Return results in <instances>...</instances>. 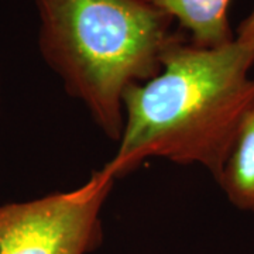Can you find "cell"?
I'll return each mask as SVG.
<instances>
[{
  "label": "cell",
  "instance_id": "1",
  "mask_svg": "<svg viewBox=\"0 0 254 254\" xmlns=\"http://www.w3.org/2000/svg\"><path fill=\"white\" fill-rule=\"evenodd\" d=\"M254 43L205 48L180 37L151 79L123 98V130L103 168L118 180L147 158L198 164L218 180L240 120L254 102Z\"/></svg>",
  "mask_w": 254,
  "mask_h": 254
},
{
  "label": "cell",
  "instance_id": "2",
  "mask_svg": "<svg viewBox=\"0 0 254 254\" xmlns=\"http://www.w3.org/2000/svg\"><path fill=\"white\" fill-rule=\"evenodd\" d=\"M38 50L69 96L119 141L126 91L151 79L181 33L143 0H34Z\"/></svg>",
  "mask_w": 254,
  "mask_h": 254
},
{
  "label": "cell",
  "instance_id": "3",
  "mask_svg": "<svg viewBox=\"0 0 254 254\" xmlns=\"http://www.w3.org/2000/svg\"><path fill=\"white\" fill-rule=\"evenodd\" d=\"M115 178L103 167L81 187L0 205V254H89L103 240L102 209Z\"/></svg>",
  "mask_w": 254,
  "mask_h": 254
},
{
  "label": "cell",
  "instance_id": "4",
  "mask_svg": "<svg viewBox=\"0 0 254 254\" xmlns=\"http://www.w3.org/2000/svg\"><path fill=\"white\" fill-rule=\"evenodd\" d=\"M178 23L190 37V43L216 48L232 43L236 36L229 21L232 0H143Z\"/></svg>",
  "mask_w": 254,
  "mask_h": 254
},
{
  "label": "cell",
  "instance_id": "5",
  "mask_svg": "<svg viewBox=\"0 0 254 254\" xmlns=\"http://www.w3.org/2000/svg\"><path fill=\"white\" fill-rule=\"evenodd\" d=\"M216 181L235 208L254 212V102L240 120Z\"/></svg>",
  "mask_w": 254,
  "mask_h": 254
},
{
  "label": "cell",
  "instance_id": "6",
  "mask_svg": "<svg viewBox=\"0 0 254 254\" xmlns=\"http://www.w3.org/2000/svg\"><path fill=\"white\" fill-rule=\"evenodd\" d=\"M236 38L246 43H254V7L252 13L242 21L240 27L237 30Z\"/></svg>",
  "mask_w": 254,
  "mask_h": 254
}]
</instances>
